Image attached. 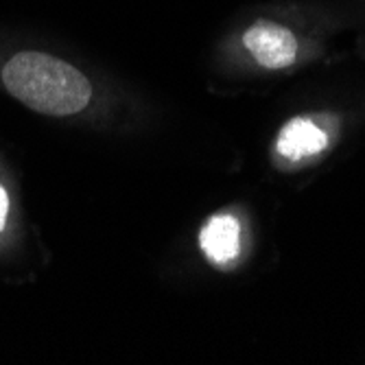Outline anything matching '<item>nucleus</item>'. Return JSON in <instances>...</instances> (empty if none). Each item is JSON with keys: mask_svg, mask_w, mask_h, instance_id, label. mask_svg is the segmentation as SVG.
Segmentation results:
<instances>
[{"mask_svg": "<svg viewBox=\"0 0 365 365\" xmlns=\"http://www.w3.org/2000/svg\"><path fill=\"white\" fill-rule=\"evenodd\" d=\"M5 90L29 110L46 116H73L88 108L92 83L61 57L42 51H18L0 71Z\"/></svg>", "mask_w": 365, "mask_h": 365, "instance_id": "nucleus-1", "label": "nucleus"}, {"mask_svg": "<svg viewBox=\"0 0 365 365\" xmlns=\"http://www.w3.org/2000/svg\"><path fill=\"white\" fill-rule=\"evenodd\" d=\"M241 48L264 71H282L297 61L302 40L297 33L276 18H256L241 31Z\"/></svg>", "mask_w": 365, "mask_h": 365, "instance_id": "nucleus-2", "label": "nucleus"}, {"mask_svg": "<svg viewBox=\"0 0 365 365\" xmlns=\"http://www.w3.org/2000/svg\"><path fill=\"white\" fill-rule=\"evenodd\" d=\"M330 138L326 129L309 116H295L287 120L278 134L276 151L289 162H300L304 158L317 155L328 147Z\"/></svg>", "mask_w": 365, "mask_h": 365, "instance_id": "nucleus-3", "label": "nucleus"}, {"mask_svg": "<svg viewBox=\"0 0 365 365\" xmlns=\"http://www.w3.org/2000/svg\"><path fill=\"white\" fill-rule=\"evenodd\" d=\"M199 245L215 264L232 262L241 252V223L230 215H215L199 232Z\"/></svg>", "mask_w": 365, "mask_h": 365, "instance_id": "nucleus-4", "label": "nucleus"}, {"mask_svg": "<svg viewBox=\"0 0 365 365\" xmlns=\"http://www.w3.org/2000/svg\"><path fill=\"white\" fill-rule=\"evenodd\" d=\"M9 212H11V199H9V192H7L5 184L0 182V232L7 227Z\"/></svg>", "mask_w": 365, "mask_h": 365, "instance_id": "nucleus-5", "label": "nucleus"}]
</instances>
